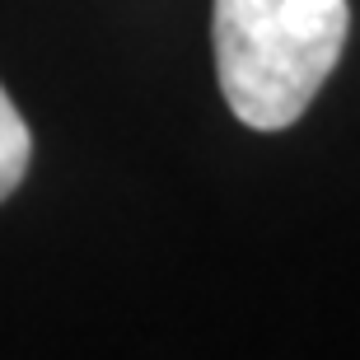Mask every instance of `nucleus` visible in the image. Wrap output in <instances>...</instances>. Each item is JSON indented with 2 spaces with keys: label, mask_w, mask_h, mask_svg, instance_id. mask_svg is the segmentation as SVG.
Wrapping results in <instances>:
<instances>
[{
  "label": "nucleus",
  "mask_w": 360,
  "mask_h": 360,
  "mask_svg": "<svg viewBox=\"0 0 360 360\" xmlns=\"http://www.w3.org/2000/svg\"><path fill=\"white\" fill-rule=\"evenodd\" d=\"M347 0H215V75L229 112L253 131L304 117L347 47Z\"/></svg>",
  "instance_id": "obj_1"
},
{
  "label": "nucleus",
  "mask_w": 360,
  "mask_h": 360,
  "mask_svg": "<svg viewBox=\"0 0 360 360\" xmlns=\"http://www.w3.org/2000/svg\"><path fill=\"white\" fill-rule=\"evenodd\" d=\"M28 160H33V136L28 122L19 117V108L10 103V94L0 89V201L24 183Z\"/></svg>",
  "instance_id": "obj_2"
}]
</instances>
